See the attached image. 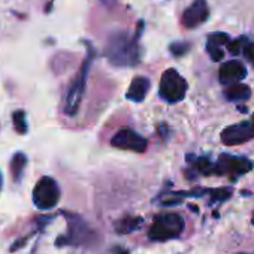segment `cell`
<instances>
[{
  "mask_svg": "<svg viewBox=\"0 0 254 254\" xmlns=\"http://www.w3.org/2000/svg\"><path fill=\"white\" fill-rule=\"evenodd\" d=\"M106 57L115 66H135L139 62V48L133 38L126 33H117L109 39Z\"/></svg>",
  "mask_w": 254,
  "mask_h": 254,
  "instance_id": "1",
  "label": "cell"
},
{
  "mask_svg": "<svg viewBox=\"0 0 254 254\" xmlns=\"http://www.w3.org/2000/svg\"><path fill=\"white\" fill-rule=\"evenodd\" d=\"M186 227L184 218L180 214H160L154 218L150 230L148 238L154 242H165L178 238Z\"/></svg>",
  "mask_w": 254,
  "mask_h": 254,
  "instance_id": "2",
  "label": "cell"
},
{
  "mask_svg": "<svg viewBox=\"0 0 254 254\" xmlns=\"http://www.w3.org/2000/svg\"><path fill=\"white\" fill-rule=\"evenodd\" d=\"M160 97L168 103H178L186 97L187 81L175 69H168L163 72L160 79Z\"/></svg>",
  "mask_w": 254,
  "mask_h": 254,
  "instance_id": "3",
  "label": "cell"
},
{
  "mask_svg": "<svg viewBox=\"0 0 254 254\" xmlns=\"http://www.w3.org/2000/svg\"><path fill=\"white\" fill-rule=\"evenodd\" d=\"M60 200V189L54 178L44 177L33 189V203L36 208L47 211L54 208Z\"/></svg>",
  "mask_w": 254,
  "mask_h": 254,
  "instance_id": "4",
  "label": "cell"
},
{
  "mask_svg": "<svg viewBox=\"0 0 254 254\" xmlns=\"http://www.w3.org/2000/svg\"><path fill=\"white\" fill-rule=\"evenodd\" d=\"M253 169V162L247 157H236L229 154H221L217 163H214V175H229L232 180L250 172Z\"/></svg>",
  "mask_w": 254,
  "mask_h": 254,
  "instance_id": "5",
  "label": "cell"
},
{
  "mask_svg": "<svg viewBox=\"0 0 254 254\" xmlns=\"http://www.w3.org/2000/svg\"><path fill=\"white\" fill-rule=\"evenodd\" d=\"M90 64H91V56H88V59L82 63V67L79 70V73L76 75V78L73 79L70 88H69V93H67V99H66V112L69 115H75L79 105H81V100H82V96H84V91H85V84H87V75H88V70H90Z\"/></svg>",
  "mask_w": 254,
  "mask_h": 254,
  "instance_id": "6",
  "label": "cell"
},
{
  "mask_svg": "<svg viewBox=\"0 0 254 254\" xmlns=\"http://www.w3.org/2000/svg\"><path fill=\"white\" fill-rule=\"evenodd\" d=\"M111 145L120 150L126 151H135V153H144L147 150V139L142 138L139 133H136L133 129L123 127L120 129L111 139Z\"/></svg>",
  "mask_w": 254,
  "mask_h": 254,
  "instance_id": "7",
  "label": "cell"
},
{
  "mask_svg": "<svg viewBox=\"0 0 254 254\" xmlns=\"http://www.w3.org/2000/svg\"><path fill=\"white\" fill-rule=\"evenodd\" d=\"M254 138V124L251 121H244L232 124L221 132V141L226 145H239Z\"/></svg>",
  "mask_w": 254,
  "mask_h": 254,
  "instance_id": "8",
  "label": "cell"
},
{
  "mask_svg": "<svg viewBox=\"0 0 254 254\" xmlns=\"http://www.w3.org/2000/svg\"><path fill=\"white\" fill-rule=\"evenodd\" d=\"M208 17H209V8L206 0H194L183 14V24L187 29H194L203 24L208 20Z\"/></svg>",
  "mask_w": 254,
  "mask_h": 254,
  "instance_id": "9",
  "label": "cell"
},
{
  "mask_svg": "<svg viewBox=\"0 0 254 254\" xmlns=\"http://www.w3.org/2000/svg\"><path fill=\"white\" fill-rule=\"evenodd\" d=\"M245 76H247V69L238 60H229V62L223 63V66L220 67V72H218L220 82L223 85H229V87L239 84V81H242Z\"/></svg>",
  "mask_w": 254,
  "mask_h": 254,
  "instance_id": "10",
  "label": "cell"
},
{
  "mask_svg": "<svg viewBox=\"0 0 254 254\" xmlns=\"http://www.w3.org/2000/svg\"><path fill=\"white\" fill-rule=\"evenodd\" d=\"M148 90H150V79L145 78V76H136L132 81V84H130L129 90H127L126 96H127V99H129V100L142 102L145 99Z\"/></svg>",
  "mask_w": 254,
  "mask_h": 254,
  "instance_id": "11",
  "label": "cell"
},
{
  "mask_svg": "<svg viewBox=\"0 0 254 254\" xmlns=\"http://www.w3.org/2000/svg\"><path fill=\"white\" fill-rule=\"evenodd\" d=\"M224 96L227 100L230 102H241V100H247L251 96V88L245 84H235L226 88Z\"/></svg>",
  "mask_w": 254,
  "mask_h": 254,
  "instance_id": "12",
  "label": "cell"
},
{
  "mask_svg": "<svg viewBox=\"0 0 254 254\" xmlns=\"http://www.w3.org/2000/svg\"><path fill=\"white\" fill-rule=\"evenodd\" d=\"M141 224H142V218H139V217H126L115 224V229H117V233L126 235L133 230H138V227Z\"/></svg>",
  "mask_w": 254,
  "mask_h": 254,
  "instance_id": "13",
  "label": "cell"
},
{
  "mask_svg": "<svg viewBox=\"0 0 254 254\" xmlns=\"http://www.w3.org/2000/svg\"><path fill=\"white\" fill-rule=\"evenodd\" d=\"M26 163H27V157L23 153H17L12 157L11 171H12V177H14L15 181H20L21 180V175H23V171L26 168Z\"/></svg>",
  "mask_w": 254,
  "mask_h": 254,
  "instance_id": "14",
  "label": "cell"
},
{
  "mask_svg": "<svg viewBox=\"0 0 254 254\" xmlns=\"http://www.w3.org/2000/svg\"><path fill=\"white\" fill-rule=\"evenodd\" d=\"M191 160V159H190ZM194 163V168L202 175H214V163L206 157H197L191 160Z\"/></svg>",
  "mask_w": 254,
  "mask_h": 254,
  "instance_id": "15",
  "label": "cell"
},
{
  "mask_svg": "<svg viewBox=\"0 0 254 254\" xmlns=\"http://www.w3.org/2000/svg\"><path fill=\"white\" fill-rule=\"evenodd\" d=\"M209 193H211V202L215 203V202H224V200L230 199L233 190L230 187H221V189L211 190Z\"/></svg>",
  "mask_w": 254,
  "mask_h": 254,
  "instance_id": "16",
  "label": "cell"
},
{
  "mask_svg": "<svg viewBox=\"0 0 254 254\" xmlns=\"http://www.w3.org/2000/svg\"><path fill=\"white\" fill-rule=\"evenodd\" d=\"M12 120H14V127L15 130L21 135H24L27 132V123H26V114L23 111H17L14 112L12 115Z\"/></svg>",
  "mask_w": 254,
  "mask_h": 254,
  "instance_id": "17",
  "label": "cell"
},
{
  "mask_svg": "<svg viewBox=\"0 0 254 254\" xmlns=\"http://www.w3.org/2000/svg\"><path fill=\"white\" fill-rule=\"evenodd\" d=\"M229 42H230V36H229L227 33L220 32V33H214V35H211V36L208 38L206 45H212V47H218V48H221L223 45H227Z\"/></svg>",
  "mask_w": 254,
  "mask_h": 254,
  "instance_id": "18",
  "label": "cell"
},
{
  "mask_svg": "<svg viewBox=\"0 0 254 254\" xmlns=\"http://www.w3.org/2000/svg\"><path fill=\"white\" fill-rule=\"evenodd\" d=\"M245 42H247L245 38H239V39L230 41L226 47H227V50H229V53H230L232 56H238V54L242 53V47H244Z\"/></svg>",
  "mask_w": 254,
  "mask_h": 254,
  "instance_id": "19",
  "label": "cell"
},
{
  "mask_svg": "<svg viewBox=\"0 0 254 254\" xmlns=\"http://www.w3.org/2000/svg\"><path fill=\"white\" fill-rule=\"evenodd\" d=\"M189 44H186V42H177V44H172L171 45V53L174 54V56H177V57H180V56H183V54H186L187 51H189Z\"/></svg>",
  "mask_w": 254,
  "mask_h": 254,
  "instance_id": "20",
  "label": "cell"
},
{
  "mask_svg": "<svg viewBox=\"0 0 254 254\" xmlns=\"http://www.w3.org/2000/svg\"><path fill=\"white\" fill-rule=\"evenodd\" d=\"M242 53H244L245 59L254 66V44L250 42V41H247V42L244 44V47H242Z\"/></svg>",
  "mask_w": 254,
  "mask_h": 254,
  "instance_id": "21",
  "label": "cell"
},
{
  "mask_svg": "<svg viewBox=\"0 0 254 254\" xmlns=\"http://www.w3.org/2000/svg\"><path fill=\"white\" fill-rule=\"evenodd\" d=\"M206 51H208V54L211 56L212 62H220V60H223V57H224L223 50H221V48H218V47L206 45Z\"/></svg>",
  "mask_w": 254,
  "mask_h": 254,
  "instance_id": "22",
  "label": "cell"
},
{
  "mask_svg": "<svg viewBox=\"0 0 254 254\" xmlns=\"http://www.w3.org/2000/svg\"><path fill=\"white\" fill-rule=\"evenodd\" d=\"M2 184H3V178H2V174H0V189H2Z\"/></svg>",
  "mask_w": 254,
  "mask_h": 254,
  "instance_id": "23",
  "label": "cell"
},
{
  "mask_svg": "<svg viewBox=\"0 0 254 254\" xmlns=\"http://www.w3.org/2000/svg\"><path fill=\"white\" fill-rule=\"evenodd\" d=\"M251 123L254 124V115H253V118H251Z\"/></svg>",
  "mask_w": 254,
  "mask_h": 254,
  "instance_id": "24",
  "label": "cell"
},
{
  "mask_svg": "<svg viewBox=\"0 0 254 254\" xmlns=\"http://www.w3.org/2000/svg\"><path fill=\"white\" fill-rule=\"evenodd\" d=\"M253 224H254V218H253Z\"/></svg>",
  "mask_w": 254,
  "mask_h": 254,
  "instance_id": "25",
  "label": "cell"
},
{
  "mask_svg": "<svg viewBox=\"0 0 254 254\" xmlns=\"http://www.w3.org/2000/svg\"><path fill=\"white\" fill-rule=\"evenodd\" d=\"M239 254H244V253H239Z\"/></svg>",
  "mask_w": 254,
  "mask_h": 254,
  "instance_id": "26",
  "label": "cell"
}]
</instances>
